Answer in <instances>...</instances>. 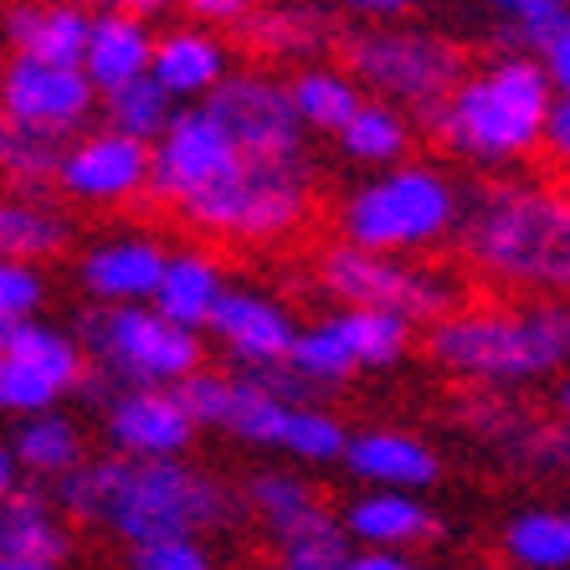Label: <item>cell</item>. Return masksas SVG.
I'll use <instances>...</instances> for the list:
<instances>
[{
  "label": "cell",
  "instance_id": "cell-34",
  "mask_svg": "<svg viewBox=\"0 0 570 570\" xmlns=\"http://www.w3.org/2000/svg\"><path fill=\"white\" fill-rule=\"evenodd\" d=\"M242 37L253 41L257 52L267 57H288V62L308 67L318 62V47L334 37L330 31V11H293V6H283V11H273V6H263V11H253V21L242 27Z\"/></svg>",
  "mask_w": 570,
  "mask_h": 570
},
{
  "label": "cell",
  "instance_id": "cell-1",
  "mask_svg": "<svg viewBox=\"0 0 570 570\" xmlns=\"http://www.w3.org/2000/svg\"><path fill=\"white\" fill-rule=\"evenodd\" d=\"M52 499L72 524L114 534L124 550L155 540H216L253 524L242 483L190 458L134 463V458L104 452V458H88L72 478H62Z\"/></svg>",
  "mask_w": 570,
  "mask_h": 570
},
{
  "label": "cell",
  "instance_id": "cell-39",
  "mask_svg": "<svg viewBox=\"0 0 570 570\" xmlns=\"http://www.w3.org/2000/svg\"><path fill=\"white\" fill-rule=\"evenodd\" d=\"M257 6H247V0H196V6H186V21H196V27H232L242 31L247 21H253Z\"/></svg>",
  "mask_w": 570,
  "mask_h": 570
},
{
  "label": "cell",
  "instance_id": "cell-16",
  "mask_svg": "<svg viewBox=\"0 0 570 570\" xmlns=\"http://www.w3.org/2000/svg\"><path fill=\"white\" fill-rule=\"evenodd\" d=\"M170 247L155 232H104L98 242H88L78 253V288L88 298V308H145L155 304L165 267H170Z\"/></svg>",
  "mask_w": 570,
  "mask_h": 570
},
{
  "label": "cell",
  "instance_id": "cell-30",
  "mask_svg": "<svg viewBox=\"0 0 570 570\" xmlns=\"http://www.w3.org/2000/svg\"><path fill=\"white\" fill-rule=\"evenodd\" d=\"M288 94H293V108H298V119H304L308 134H340L350 129L360 108H365V88L345 72V62H308L298 67L288 78Z\"/></svg>",
  "mask_w": 570,
  "mask_h": 570
},
{
  "label": "cell",
  "instance_id": "cell-46",
  "mask_svg": "<svg viewBox=\"0 0 570 570\" xmlns=\"http://www.w3.org/2000/svg\"><path fill=\"white\" fill-rule=\"evenodd\" d=\"M489 570H509V566H489Z\"/></svg>",
  "mask_w": 570,
  "mask_h": 570
},
{
  "label": "cell",
  "instance_id": "cell-2",
  "mask_svg": "<svg viewBox=\"0 0 570 570\" xmlns=\"http://www.w3.org/2000/svg\"><path fill=\"white\" fill-rule=\"evenodd\" d=\"M458 253L483 283L519 298H570V190L530 175L468 186Z\"/></svg>",
  "mask_w": 570,
  "mask_h": 570
},
{
  "label": "cell",
  "instance_id": "cell-11",
  "mask_svg": "<svg viewBox=\"0 0 570 570\" xmlns=\"http://www.w3.org/2000/svg\"><path fill=\"white\" fill-rule=\"evenodd\" d=\"M78 396L98 412V426H104V442L114 458L175 463L196 448L200 422L190 416L180 391H139V385H119L94 371Z\"/></svg>",
  "mask_w": 570,
  "mask_h": 570
},
{
  "label": "cell",
  "instance_id": "cell-20",
  "mask_svg": "<svg viewBox=\"0 0 570 570\" xmlns=\"http://www.w3.org/2000/svg\"><path fill=\"white\" fill-rule=\"evenodd\" d=\"M232 47H226L222 31L196 27V21H175V27L159 31L155 47V82L175 98L180 108L190 104H212L232 82Z\"/></svg>",
  "mask_w": 570,
  "mask_h": 570
},
{
  "label": "cell",
  "instance_id": "cell-6",
  "mask_svg": "<svg viewBox=\"0 0 570 570\" xmlns=\"http://www.w3.org/2000/svg\"><path fill=\"white\" fill-rule=\"evenodd\" d=\"M180 401L200 422V432H222L257 452H278L283 463L324 468L345 463L350 432L334 406H288V401L267 396L263 385L232 371H200L180 385Z\"/></svg>",
  "mask_w": 570,
  "mask_h": 570
},
{
  "label": "cell",
  "instance_id": "cell-10",
  "mask_svg": "<svg viewBox=\"0 0 570 570\" xmlns=\"http://www.w3.org/2000/svg\"><path fill=\"white\" fill-rule=\"evenodd\" d=\"M314 159H293V165H253L237 180H226L216 196L196 200L180 212V222L200 237L216 242H253V247H267V242L293 237L298 226L314 216Z\"/></svg>",
  "mask_w": 570,
  "mask_h": 570
},
{
  "label": "cell",
  "instance_id": "cell-9",
  "mask_svg": "<svg viewBox=\"0 0 570 570\" xmlns=\"http://www.w3.org/2000/svg\"><path fill=\"white\" fill-rule=\"evenodd\" d=\"M72 334L82 340L94 371L139 391H180L206 371V334L170 324L155 308H82Z\"/></svg>",
  "mask_w": 570,
  "mask_h": 570
},
{
  "label": "cell",
  "instance_id": "cell-28",
  "mask_svg": "<svg viewBox=\"0 0 570 570\" xmlns=\"http://www.w3.org/2000/svg\"><path fill=\"white\" fill-rule=\"evenodd\" d=\"M72 247V222L57 200H47V190L21 196L11 190L0 206V263H52Z\"/></svg>",
  "mask_w": 570,
  "mask_h": 570
},
{
  "label": "cell",
  "instance_id": "cell-7",
  "mask_svg": "<svg viewBox=\"0 0 570 570\" xmlns=\"http://www.w3.org/2000/svg\"><path fill=\"white\" fill-rule=\"evenodd\" d=\"M340 62L345 72L365 88V98L396 104L416 119H426L432 108H442L458 82L473 72L463 41L442 27H422V21H396V27H360L340 37Z\"/></svg>",
  "mask_w": 570,
  "mask_h": 570
},
{
  "label": "cell",
  "instance_id": "cell-33",
  "mask_svg": "<svg viewBox=\"0 0 570 570\" xmlns=\"http://www.w3.org/2000/svg\"><path fill=\"white\" fill-rule=\"evenodd\" d=\"M489 21L493 52L544 57L570 31V6L566 0H499V6H489Z\"/></svg>",
  "mask_w": 570,
  "mask_h": 570
},
{
  "label": "cell",
  "instance_id": "cell-17",
  "mask_svg": "<svg viewBox=\"0 0 570 570\" xmlns=\"http://www.w3.org/2000/svg\"><path fill=\"white\" fill-rule=\"evenodd\" d=\"M298 334H304V324L293 318V308L283 304V298L237 283V288L226 293V304H222V314H216V324L206 330V340L222 350L226 371L253 375V371L293 360Z\"/></svg>",
  "mask_w": 570,
  "mask_h": 570
},
{
  "label": "cell",
  "instance_id": "cell-27",
  "mask_svg": "<svg viewBox=\"0 0 570 570\" xmlns=\"http://www.w3.org/2000/svg\"><path fill=\"white\" fill-rule=\"evenodd\" d=\"M412 145H416V114H406L396 104H381V98H365V108L350 119V129L334 139L345 165L371 175L412 165Z\"/></svg>",
  "mask_w": 570,
  "mask_h": 570
},
{
  "label": "cell",
  "instance_id": "cell-29",
  "mask_svg": "<svg viewBox=\"0 0 570 570\" xmlns=\"http://www.w3.org/2000/svg\"><path fill=\"white\" fill-rule=\"evenodd\" d=\"M27 468L31 489H57L62 478H72L82 463H88V438H82V422L67 412H41V416H27L16 422V432L6 438Z\"/></svg>",
  "mask_w": 570,
  "mask_h": 570
},
{
  "label": "cell",
  "instance_id": "cell-35",
  "mask_svg": "<svg viewBox=\"0 0 570 570\" xmlns=\"http://www.w3.org/2000/svg\"><path fill=\"white\" fill-rule=\"evenodd\" d=\"M175 114H180V104L159 88L155 72L124 82V88H114V94H104V129L129 134V139H139V145H149V149L170 134Z\"/></svg>",
  "mask_w": 570,
  "mask_h": 570
},
{
  "label": "cell",
  "instance_id": "cell-45",
  "mask_svg": "<svg viewBox=\"0 0 570 570\" xmlns=\"http://www.w3.org/2000/svg\"><path fill=\"white\" fill-rule=\"evenodd\" d=\"M263 570H283V566H263Z\"/></svg>",
  "mask_w": 570,
  "mask_h": 570
},
{
  "label": "cell",
  "instance_id": "cell-26",
  "mask_svg": "<svg viewBox=\"0 0 570 570\" xmlns=\"http://www.w3.org/2000/svg\"><path fill=\"white\" fill-rule=\"evenodd\" d=\"M0 360H16L27 371L47 375L52 385H62L67 396H78L88 375H94V360L82 350V340L72 330H57L47 318H31V324H0Z\"/></svg>",
  "mask_w": 570,
  "mask_h": 570
},
{
  "label": "cell",
  "instance_id": "cell-18",
  "mask_svg": "<svg viewBox=\"0 0 570 570\" xmlns=\"http://www.w3.org/2000/svg\"><path fill=\"white\" fill-rule=\"evenodd\" d=\"M72 556L78 534L52 489H21L0 504V570H67Z\"/></svg>",
  "mask_w": 570,
  "mask_h": 570
},
{
  "label": "cell",
  "instance_id": "cell-21",
  "mask_svg": "<svg viewBox=\"0 0 570 570\" xmlns=\"http://www.w3.org/2000/svg\"><path fill=\"white\" fill-rule=\"evenodd\" d=\"M340 524L350 530L355 550H396V556H416L422 544L442 534L438 509L422 493H391V489H360L345 509Z\"/></svg>",
  "mask_w": 570,
  "mask_h": 570
},
{
  "label": "cell",
  "instance_id": "cell-14",
  "mask_svg": "<svg viewBox=\"0 0 570 570\" xmlns=\"http://www.w3.org/2000/svg\"><path fill=\"white\" fill-rule=\"evenodd\" d=\"M155 180V149L114 129H88L67 145V159L57 170V196L72 206H94V212H119L134 200H149Z\"/></svg>",
  "mask_w": 570,
  "mask_h": 570
},
{
  "label": "cell",
  "instance_id": "cell-22",
  "mask_svg": "<svg viewBox=\"0 0 570 570\" xmlns=\"http://www.w3.org/2000/svg\"><path fill=\"white\" fill-rule=\"evenodd\" d=\"M6 47L11 57H31L47 67H72L82 72L88 62V41H94V11L57 0V6H37V0H11L6 6Z\"/></svg>",
  "mask_w": 570,
  "mask_h": 570
},
{
  "label": "cell",
  "instance_id": "cell-13",
  "mask_svg": "<svg viewBox=\"0 0 570 570\" xmlns=\"http://www.w3.org/2000/svg\"><path fill=\"white\" fill-rule=\"evenodd\" d=\"M216 119L226 124V134L237 139V149L253 165H293L308 159V129L293 108L288 78H273L267 67H242L232 72L222 94L206 104Z\"/></svg>",
  "mask_w": 570,
  "mask_h": 570
},
{
  "label": "cell",
  "instance_id": "cell-23",
  "mask_svg": "<svg viewBox=\"0 0 570 570\" xmlns=\"http://www.w3.org/2000/svg\"><path fill=\"white\" fill-rule=\"evenodd\" d=\"M242 499H247V514H253V524L267 534L273 550L308 530H318V524H334V519H340L330 509V499H324L298 468H253V473L242 478Z\"/></svg>",
  "mask_w": 570,
  "mask_h": 570
},
{
  "label": "cell",
  "instance_id": "cell-31",
  "mask_svg": "<svg viewBox=\"0 0 570 570\" xmlns=\"http://www.w3.org/2000/svg\"><path fill=\"white\" fill-rule=\"evenodd\" d=\"M330 324L340 330V340H345L360 375L401 371L416 350V334H422V330H412L406 318L375 314V308H330Z\"/></svg>",
  "mask_w": 570,
  "mask_h": 570
},
{
  "label": "cell",
  "instance_id": "cell-5",
  "mask_svg": "<svg viewBox=\"0 0 570 570\" xmlns=\"http://www.w3.org/2000/svg\"><path fill=\"white\" fill-rule=\"evenodd\" d=\"M468 206V186H458L448 170L412 159L401 170L365 175L334 206V232L350 247L385 257H426L442 242H458Z\"/></svg>",
  "mask_w": 570,
  "mask_h": 570
},
{
  "label": "cell",
  "instance_id": "cell-25",
  "mask_svg": "<svg viewBox=\"0 0 570 570\" xmlns=\"http://www.w3.org/2000/svg\"><path fill=\"white\" fill-rule=\"evenodd\" d=\"M232 288H237V283H232L222 257L206 253V247H180V253L170 257V267H165V283H159L149 308L165 314L170 324H180V330L206 334Z\"/></svg>",
  "mask_w": 570,
  "mask_h": 570
},
{
  "label": "cell",
  "instance_id": "cell-24",
  "mask_svg": "<svg viewBox=\"0 0 570 570\" xmlns=\"http://www.w3.org/2000/svg\"><path fill=\"white\" fill-rule=\"evenodd\" d=\"M155 47H159L155 21H145L134 6H98L82 72L94 78L98 94H114L124 82L155 72Z\"/></svg>",
  "mask_w": 570,
  "mask_h": 570
},
{
  "label": "cell",
  "instance_id": "cell-36",
  "mask_svg": "<svg viewBox=\"0 0 570 570\" xmlns=\"http://www.w3.org/2000/svg\"><path fill=\"white\" fill-rule=\"evenodd\" d=\"M62 134H41V129H21V124H0V165L11 175V186L21 196H37V190L57 186V170L67 159Z\"/></svg>",
  "mask_w": 570,
  "mask_h": 570
},
{
  "label": "cell",
  "instance_id": "cell-3",
  "mask_svg": "<svg viewBox=\"0 0 570 570\" xmlns=\"http://www.w3.org/2000/svg\"><path fill=\"white\" fill-rule=\"evenodd\" d=\"M556 104L560 94L540 57L489 52L458 82V94L432 108L422 124L442 155L489 175H514L524 159L544 149Z\"/></svg>",
  "mask_w": 570,
  "mask_h": 570
},
{
  "label": "cell",
  "instance_id": "cell-32",
  "mask_svg": "<svg viewBox=\"0 0 570 570\" xmlns=\"http://www.w3.org/2000/svg\"><path fill=\"white\" fill-rule=\"evenodd\" d=\"M509 570H570V509H514L499 534Z\"/></svg>",
  "mask_w": 570,
  "mask_h": 570
},
{
  "label": "cell",
  "instance_id": "cell-38",
  "mask_svg": "<svg viewBox=\"0 0 570 570\" xmlns=\"http://www.w3.org/2000/svg\"><path fill=\"white\" fill-rule=\"evenodd\" d=\"M129 570H222L212 540H155L129 550Z\"/></svg>",
  "mask_w": 570,
  "mask_h": 570
},
{
  "label": "cell",
  "instance_id": "cell-42",
  "mask_svg": "<svg viewBox=\"0 0 570 570\" xmlns=\"http://www.w3.org/2000/svg\"><path fill=\"white\" fill-rule=\"evenodd\" d=\"M540 62H544V72H550V82H556V94L570 98V31L556 41V47H550V52L540 57Z\"/></svg>",
  "mask_w": 570,
  "mask_h": 570
},
{
  "label": "cell",
  "instance_id": "cell-41",
  "mask_svg": "<svg viewBox=\"0 0 570 570\" xmlns=\"http://www.w3.org/2000/svg\"><path fill=\"white\" fill-rule=\"evenodd\" d=\"M350 570H426L416 556H396V550H355Z\"/></svg>",
  "mask_w": 570,
  "mask_h": 570
},
{
  "label": "cell",
  "instance_id": "cell-37",
  "mask_svg": "<svg viewBox=\"0 0 570 570\" xmlns=\"http://www.w3.org/2000/svg\"><path fill=\"white\" fill-rule=\"evenodd\" d=\"M47 308V273L37 263H0V324H31Z\"/></svg>",
  "mask_w": 570,
  "mask_h": 570
},
{
  "label": "cell",
  "instance_id": "cell-8",
  "mask_svg": "<svg viewBox=\"0 0 570 570\" xmlns=\"http://www.w3.org/2000/svg\"><path fill=\"white\" fill-rule=\"evenodd\" d=\"M318 288L334 298V308H375L396 314L412 330H438L452 314L468 308V288L452 267L432 257H385L350 242H330L314 263Z\"/></svg>",
  "mask_w": 570,
  "mask_h": 570
},
{
  "label": "cell",
  "instance_id": "cell-43",
  "mask_svg": "<svg viewBox=\"0 0 570 570\" xmlns=\"http://www.w3.org/2000/svg\"><path fill=\"white\" fill-rule=\"evenodd\" d=\"M21 489H27V468H21L11 442H0V493L11 499V493H21Z\"/></svg>",
  "mask_w": 570,
  "mask_h": 570
},
{
  "label": "cell",
  "instance_id": "cell-44",
  "mask_svg": "<svg viewBox=\"0 0 570 570\" xmlns=\"http://www.w3.org/2000/svg\"><path fill=\"white\" fill-rule=\"evenodd\" d=\"M550 401H556V416H560V426H566V432H570V375H566V381H556V396H550Z\"/></svg>",
  "mask_w": 570,
  "mask_h": 570
},
{
  "label": "cell",
  "instance_id": "cell-15",
  "mask_svg": "<svg viewBox=\"0 0 570 570\" xmlns=\"http://www.w3.org/2000/svg\"><path fill=\"white\" fill-rule=\"evenodd\" d=\"M0 108H6V124L78 139V134H88V124L104 114V94L94 88L88 72L47 67V62H31V57H6Z\"/></svg>",
  "mask_w": 570,
  "mask_h": 570
},
{
  "label": "cell",
  "instance_id": "cell-12",
  "mask_svg": "<svg viewBox=\"0 0 570 570\" xmlns=\"http://www.w3.org/2000/svg\"><path fill=\"white\" fill-rule=\"evenodd\" d=\"M247 170V155L237 149V139L226 134V124L216 119L206 104H190L175 114L170 134L155 145V180H149V200L170 206L175 216L196 206V200L216 196L226 180H237Z\"/></svg>",
  "mask_w": 570,
  "mask_h": 570
},
{
  "label": "cell",
  "instance_id": "cell-40",
  "mask_svg": "<svg viewBox=\"0 0 570 570\" xmlns=\"http://www.w3.org/2000/svg\"><path fill=\"white\" fill-rule=\"evenodd\" d=\"M544 159L570 170V98H560L556 114H550V129H544Z\"/></svg>",
  "mask_w": 570,
  "mask_h": 570
},
{
  "label": "cell",
  "instance_id": "cell-19",
  "mask_svg": "<svg viewBox=\"0 0 570 570\" xmlns=\"http://www.w3.org/2000/svg\"><path fill=\"white\" fill-rule=\"evenodd\" d=\"M340 468L365 489L426 493L442 478V452L406 426H360Z\"/></svg>",
  "mask_w": 570,
  "mask_h": 570
},
{
  "label": "cell",
  "instance_id": "cell-4",
  "mask_svg": "<svg viewBox=\"0 0 570 570\" xmlns=\"http://www.w3.org/2000/svg\"><path fill=\"white\" fill-rule=\"evenodd\" d=\"M426 360L442 375L483 391L540 385L570 375V298L468 304L448 324L422 334Z\"/></svg>",
  "mask_w": 570,
  "mask_h": 570
}]
</instances>
